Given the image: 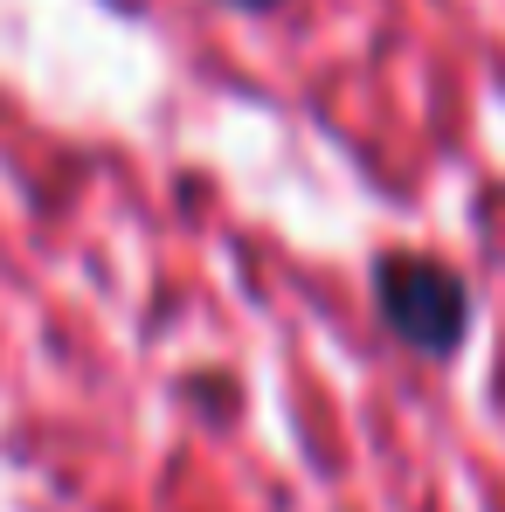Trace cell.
I'll return each instance as SVG.
<instances>
[{"label":"cell","instance_id":"obj_1","mask_svg":"<svg viewBox=\"0 0 505 512\" xmlns=\"http://www.w3.org/2000/svg\"><path fill=\"white\" fill-rule=\"evenodd\" d=\"M367 277H374L381 326L409 346V353L450 360L457 346L471 340L478 305H471V284H464L457 263H443V256H429V250H381L367 263Z\"/></svg>","mask_w":505,"mask_h":512},{"label":"cell","instance_id":"obj_2","mask_svg":"<svg viewBox=\"0 0 505 512\" xmlns=\"http://www.w3.org/2000/svg\"><path fill=\"white\" fill-rule=\"evenodd\" d=\"M222 7H236V14H270V7H284V0H222Z\"/></svg>","mask_w":505,"mask_h":512}]
</instances>
